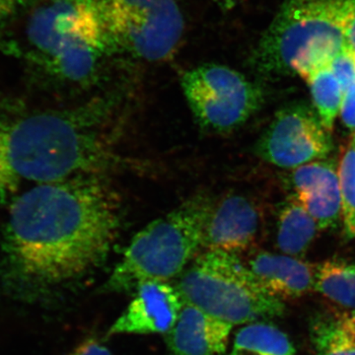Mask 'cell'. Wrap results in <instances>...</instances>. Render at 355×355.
<instances>
[{"label":"cell","instance_id":"7","mask_svg":"<svg viewBox=\"0 0 355 355\" xmlns=\"http://www.w3.org/2000/svg\"><path fill=\"white\" fill-rule=\"evenodd\" d=\"M103 19L114 51L146 62L172 57L184 34L176 0H101Z\"/></svg>","mask_w":355,"mask_h":355},{"label":"cell","instance_id":"12","mask_svg":"<svg viewBox=\"0 0 355 355\" xmlns=\"http://www.w3.org/2000/svg\"><path fill=\"white\" fill-rule=\"evenodd\" d=\"M296 200L320 229L334 227L342 216V195L335 164L313 161L295 168L291 175Z\"/></svg>","mask_w":355,"mask_h":355},{"label":"cell","instance_id":"3","mask_svg":"<svg viewBox=\"0 0 355 355\" xmlns=\"http://www.w3.org/2000/svg\"><path fill=\"white\" fill-rule=\"evenodd\" d=\"M352 0H284L253 55L261 76L307 81L345 48Z\"/></svg>","mask_w":355,"mask_h":355},{"label":"cell","instance_id":"9","mask_svg":"<svg viewBox=\"0 0 355 355\" xmlns=\"http://www.w3.org/2000/svg\"><path fill=\"white\" fill-rule=\"evenodd\" d=\"M331 148V132L316 110L300 101L289 103L275 114L257 142L256 153L270 164L295 169L326 158Z\"/></svg>","mask_w":355,"mask_h":355},{"label":"cell","instance_id":"24","mask_svg":"<svg viewBox=\"0 0 355 355\" xmlns=\"http://www.w3.org/2000/svg\"><path fill=\"white\" fill-rule=\"evenodd\" d=\"M67 355H113L106 345L95 336L86 338Z\"/></svg>","mask_w":355,"mask_h":355},{"label":"cell","instance_id":"4","mask_svg":"<svg viewBox=\"0 0 355 355\" xmlns=\"http://www.w3.org/2000/svg\"><path fill=\"white\" fill-rule=\"evenodd\" d=\"M26 42L35 62L69 83L94 80L114 53L101 0H49L28 21Z\"/></svg>","mask_w":355,"mask_h":355},{"label":"cell","instance_id":"25","mask_svg":"<svg viewBox=\"0 0 355 355\" xmlns=\"http://www.w3.org/2000/svg\"><path fill=\"white\" fill-rule=\"evenodd\" d=\"M345 46L355 57V0H352L345 29Z\"/></svg>","mask_w":355,"mask_h":355},{"label":"cell","instance_id":"2","mask_svg":"<svg viewBox=\"0 0 355 355\" xmlns=\"http://www.w3.org/2000/svg\"><path fill=\"white\" fill-rule=\"evenodd\" d=\"M113 103L0 116V193L24 184L99 174L116 164Z\"/></svg>","mask_w":355,"mask_h":355},{"label":"cell","instance_id":"14","mask_svg":"<svg viewBox=\"0 0 355 355\" xmlns=\"http://www.w3.org/2000/svg\"><path fill=\"white\" fill-rule=\"evenodd\" d=\"M247 266L261 286L279 300L302 297L314 289L315 266L296 257L260 252Z\"/></svg>","mask_w":355,"mask_h":355},{"label":"cell","instance_id":"20","mask_svg":"<svg viewBox=\"0 0 355 355\" xmlns=\"http://www.w3.org/2000/svg\"><path fill=\"white\" fill-rule=\"evenodd\" d=\"M338 175L345 233L349 237H355V144L343 153Z\"/></svg>","mask_w":355,"mask_h":355},{"label":"cell","instance_id":"18","mask_svg":"<svg viewBox=\"0 0 355 355\" xmlns=\"http://www.w3.org/2000/svg\"><path fill=\"white\" fill-rule=\"evenodd\" d=\"M306 83L309 85L314 108L324 127L331 132L342 108L343 92L330 67L318 70Z\"/></svg>","mask_w":355,"mask_h":355},{"label":"cell","instance_id":"17","mask_svg":"<svg viewBox=\"0 0 355 355\" xmlns=\"http://www.w3.org/2000/svg\"><path fill=\"white\" fill-rule=\"evenodd\" d=\"M314 289L336 304L355 309V263L328 260L315 266Z\"/></svg>","mask_w":355,"mask_h":355},{"label":"cell","instance_id":"1","mask_svg":"<svg viewBox=\"0 0 355 355\" xmlns=\"http://www.w3.org/2000/svg\"><path fill=\"white\" fill-rule=\"evenodd\" d=\"M6 250L21 279L69 282L106 260L121 224L116 196L96 175L40 184L14 200Z\"/></svg>","mask_w":355,"mask_h":355},{"label":"cell","instance_id":"22","mask_svg":"<svg viewBox=\"0 0 355 355\" xmlns=\"http://www.w3.org/2000/svg\"><path fill=\"white\" fill-rule=\"evenodd\" d=\"M35 0H0V29L25 12Z\"/></svg>","mask_w":355,"mask_h":355},{"label":"cell","instance_id":"6","mask_svg":"<svg viewBox=\"0 0 355 355\" xmlns=\"http://www.w3.org/2000/svg\"><path fill=\"white\" fill-rule=\"evenodd\" d=\"M184 303L232 324L282 317L286 306L261 286L236 254L207 250L176 286Z\"/></svg>","mask_w":355,"mask_h":355},{"label":"cell","instance_id":"13","mask_svg":"<svg viewBox=\"0 0 355 355\" xmlns=\"http://www.w3.org/2000/svg\"><path fill=\"white\" fill-rule=\"evenodd\" d=\"M232 324L184 303L177 323L166 334L173 355H224Z\"/></svg>","mask_w":355,"mask_h":355},{"label":"cell","instance_id":"16","mask_svg":"<svg viewBox=\"0 0 355 355\" xmlns=\"http://www.w3.org/2000/svg\"><path fill=\"white\" fill-rule=\"evenodd\" d=\"M291 338L277 327L254 322L236 334L230 355H295Z\"/></svg>","mask_w":355,"mask_h":355},{"label":"cell","instance_id":"23","mask_svg":"<svg viewBox=\"0 0 355 355\" xmlns=\"http://www.w3.org/2000/svg\"><path fill=\"white\" fill-rule=\"evenodd\" d=\"M340 113L343 125L352 132L355 140V85L343 96Z\"/></svg>","mask_w":355,"mask_h":355},{"label":"cell","instance_id":"11","mask_svg":"<svg viewBox=\"0 0 355 355\" xmlns=\"http://www.w3.org/2000/svg\"><path fill=\"white\" fill-rule=\"evenodd\" d=\"M261 228V212L249 198L231 195L214 205L203 248L236 254L253 244Z\"/></svg>","mask_w":355,"mask_h":355},{"label":"cell","instance_id":"15","mask_svg":"<svg viewBox=\"0 0 355 355\" xmlns=\"http://www.w3.org/2000/svg\"><path fill=\"white\" fill-rule=\"evenodd\" d=\"M277 229V244L280 251L298 258L307 251L320 228L292 196L280 209Z\"/></svg>","mask_w":355,"mask_h":355},{"label":"cell","instance_id":"10","mask_svg":"<svg viewBox=\"0 0 355 355\" xmlns=\"http://www.w3.org/2000/svg\"><path fill=\"white\" fill-rule=\"evenodd\" d=\"M127 309L109 330V336L167 334L177 323L184 301L168 282L139 284Z\"/></svg>","mask_w":355,"mask_h":355},{"label":"cell","instance_id":"21","mask_svg":"<svg viewBox=\"0 0 355 355\" xmlns=\"http://www.w3.org/2000/svg\"><path fill=\"white\" fill-rule=\"evenodd\" d=\"M331 73L336 77L343 89V96L355 85V57L352 51L345 49L333 60L330 65Z\"/></svg>","mask_w":355,"mask_h":355},{"label":"cell","instance_id":"26","mask_svg":"<svg viewBox=\"0 0 355 355\" xmlns=\"http://www.w3.org/2000/svg\"><path fill=\"white\" fill-rule=\"evenodd\" d=\"M334 316L340 328L355 340V309L338 312Z\"/></svg>","mask_w":355,"mask_h":355},{"label":"cell","instance_id":"27","mask_svg":"<svg viewBox=\"0 0 355 355\" xmlns=\"http://www.w3.org/2000/svg\"><path fill=\"white\" fill-rule=\"evenodd\" d=\"M217 4L223 9H231L237 6L242 0H216Z\"/></svg>","mask_w":355,"mask_h":355},{"label":"cell","instance_id":"8","mask_svg":"<svg viewBox=\"0 0 355 355\" xmlns=\"http://www.w3.org/2000/svg\"><path fill=\"white\" fill-rule=\"evenodd\" d=\"M181 84L193 118L209 132L237 130L265 103L260 86L225 65H198L184 72Z\"/></svg>","mask_w":355,"mask_h":355},{"label":"cell","instance_id":"5","mask_svg":"<svg viewBox=\"0 0 355 355\" xmlns=\"http://www.w3.org/2000/svg\"><path fill=\"white\" fill-rule=\"evenodd\" d=\"M212 207L207 198H193L140 230L114 266L105 291H135L144 282H168L181 275L202 247Z\"/></svg>","mask_w":355,"mask_h":355},{"label":"cell","instance_id":"19","mask_svg":"<svg viewBox=\"0 0 355 355\" xmlns=\"http://www.w3.org/2000/svg\"><path fill=\"white\" fill-rule=\"evenodd\" d=\"M310 338L318 355H355V340L340 328L335 316L313 318Z\"/></svg>","mask_w":355,"mask_h":355}]
</instances>
